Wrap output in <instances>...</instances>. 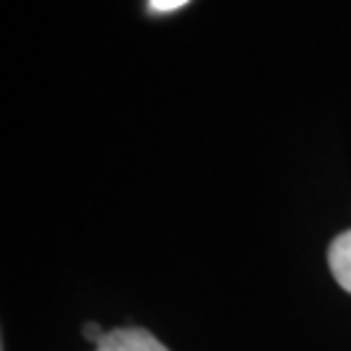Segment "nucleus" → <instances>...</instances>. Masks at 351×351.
<instances>
[{
  "label": "nucleus",
  "instance_id": "f257e3e1",
  "mask_svg": "<svg viewBox=\"0 0 351 351\" xmlns=\"http://www.w3.org/2000/svg\"><path fill=\"white\" fill-rule=\"evenodd\" d=\"M94 351H169L162 341L146 328L138 326H125L107 330L104 339L94 346Z\"/></svg>",
  "mask_w": 351,
  "mask_h": 351
},
{
  "label": "nucleus",
  "instance_id": "f03ea898",
  "mask_svg": "<svg viewBox=\"0 0 351 351\" xmlns=\"http://www.w3.org/2000/svg\"><path fill=\"white\" fill-rule=\"evenodd\" d=\"M328 265H330L333 278L339 281V287L351 294V229L343 232V234H339V237L330 242Z\"/></svg>",
  "mask_w": 351,
  "mask_h": 351
},
{
  "label": "nucleus",
  "instance_id": "7ed1b4c3",
  "mask_svg": "<svg viewBox=\"0 0 351 351\" xmlns=\"http://www.w3.org/2000/svg\"><path fill=\"white\" fill-rule=\"evenodd\" d=\"M188 0H149L151 11L156 13H167V11H175V8H182Z\"/></svg>",
  "mask_w": 351,
  "mask_h": 351
},
{
  "label": "nucleus",
  "instance_id": "20e7f679",
  "mask_svg": "<svg viewBox=\"0 0 351 351\" xmlns=\"http://www.w3.org/2000/svg\"><path fill=\"white\" fill-rule=\"evenodd\" d=\"M84 336H86L88 341H94V346L104 339V333L99 330V326H97V323H86V326H84Z\"/></svg>",
  "mask_w": 351,
  "mask_h": 351
}]
</instances>
